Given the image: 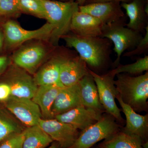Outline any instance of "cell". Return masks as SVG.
Segmentation results:
<instances>
[{
  "mask_svg": "<svg viewBox=\"0 0 148 148\" xmlns=\"http://www.w3.org/2000/svg\"><path fill=\"white\" fill-rule=\"evenodd\" d=\"M69 33L61 39L66 42V47L75 49L88 69L97 73L112 66V43L110 40L101 37L81 36Z\"/></svg>",
  "mask_w": 148,
  "mask_h": 148,
  "instance_id": "1",
  "label": "cell"
},
{
  "mask_svg": "<svg viewBox=\"0 0 148 148\" xmlns=\"http://www.w3.org/2000/svg\"><path fill=\"white\" fill-rule=\"evenodd\" d=\"M114 84L123 103L135 112L148 110V72L138 76L126 73L116 75Z\"/></svg>",
  "mask_w": 148,
  "mask_h": 148,
  "instance_id": "2",
  "label": "cell"
},
{
  "mask_svg": "<svg viewBox=\"0 0 148 148\" xmlns=\"http://www.w3.org/2000/svg\"><path fill=\"white\" fill-rule=\"evenodd\" d=\"M40 1L45 12L46 20L53 28L49 41L53 46H57L59 40L70 32L72 16L76 11L79 10V5L73 1Z\"/></svg>",
  "mask_w": 148,
  "mask_h": 148,
  "instance_id": "3",
  "label": "cell"
},
{
  "mask_svg": "<svg viewBox=\"0 0 148 148\" xmlns=\"http://www.w3.org/2000/svg\"><path fill=\"white\" fill-rule=\"evenodd\" d=\"M126 16L119 21L103 24L101 37L108 39L114 44L116 58L112 63L113 69L120 64L121 57L126 51L135 49L144 35L126 27Z\"/></svg>",
  "mask_w": 148,
  "mask_h": 148,
  "instance_id": "4",
  "label": "cell"
},
{
  "mask_svg": "<svg viewBox=\"0 0 148 148\" xmlns=\"http://www.w3.org/2000/svg\"><path fill=\"white\" fill-rule=\"evenodd\" d=\"M120 127L113 116L103 114L96 123L82 130L69 148H90L99 141L108 139L119 132Z\"/></svg>",
  "mask_w": 148,
  "mask_h": 148,
  "instance_id": "5",
  "label": "cell"
},
{
  "mask_svg": "<svg viewBox=\"0 0 148 148\" xmlns=\"http://www.w3.org/2000/svg\"><path fill=\"white\" fill-rule=\"evenodd\" d=\"M89 73L93 77L98 89L99 100L106 113L113 116L119 123L124 124L121 110L117 106L116 97L118 94L114 84V77L108 72L98 74L88 69Z\"/></svg>",
  "mask_w": 148,
  "mask_h": 148,
  "instance_id": "6",
  "label": "cell"
},
{
  "mask_svg": "<svg viewBox=\"0 0 148 148\" xmlns=\"http://www.w3.org/2000/svg\"><path fill=\"white\" fill-rule=\"evenodd\" d=\"M53 29L47 22L39 29L28 30L23 29L13 20H8L3 26L4 36L7 46L15 48L27 41L33 39H49Z\"/></svg>",
  "mask_w": 148,
  "mask_h": 148,
  "instance_id": "7",
  "label": "cell"
},
{
  "mask_svg": "<svg viewBox=\"0 0 148 148\" xmlns=\"http://www.w3.org/2000/svg\"><path fill=\"white\" fill-rule=\"evenodd\" d=\"M5 102L7 110L27 127L38 125L42 118L39 107L32 99L11 96Z\"/></svg>",
  "mask_w": 148,
  "mask_h": 148,
  "instance_id": "8",
  "label": "cell"
},
{
  "mask_svg": "<svg viewBox=\"0 0 148 148\" xmlns=\"http://www.w3.org/2000/svg\"><path fill=\"white\" fill-rule=\"evenodd\" d=\"M38 125L53 141L58 142L61 148L71 147L79 135L78 130L71 125L58 121L55 119H40Z\"/></svg>",
  "mask_w": 148,
  "mask_h": 148,
  "instance_id": "9",
  "label": "cell"
},
{
  "mask_svg": "<svg viewBox=\"0 0 148 148\" xmlns=\"http://www.w3.org/2000/svg\"><path fill=\"white\" fill-rule=\"evenodd\" d=\"M104 112L103 111L81 106L57 115L53 119L71 125L75 129L82 131L98 122Z\"/></svg>",
  "mask_w": 148,
  "mask_h": 148,
  "instance_id": "10",
  "label": "cell"
},
{
  "mask_svg": "<svg viewBox=\"0 0 148 148\" xmlns=\"http://www.w3.org/2000/svg\"><path fill=\"white\" fill-rule=\"evenodd\" d=\"M5 83L10 86L11 96L19 98L32 99L38 87L29 73L15 65L9 71Z\"/></svg>",
  "mask_w": 148,
  "mask_h": 148,
  "instance_id": "11",
  "label": "cell"
},
{
  "mask_svg": "<svg viewBox=\"0 0 148 148\" xmlns=\"http://www.w3.org/2000/svg\"><path fill=\"white\" fill-rule=\"evenodd\" d=\"M46 53L43 46L35 44L16 51L12 56V61L15 66L29 74H34L43 61Z\"/></svg>",
  "mask_w": 148,
  "mask_h": 148,
  "instance_id": "12",
  "label": "cell"
},
{
  "mask_svg": "<svg viewBox=\"0 0 148 148\" xmlns=\"http://www.w3.org/2000/svg\"><path fill=\"white\" fill-rule=\"evenodd\" d=\"M79 10L98 18L104 24L119 21L126 16L121 3L117 1L87 4L79 6Z\"/></svg>",
  "mask_w": 148,
  "mask_h": 148,
  "instance_id": "13",
  "label": "cell"
},
{
  "mask_svg": "<svg viewBox=\"0 0 148 148\" xmlns=\"http://www.w3.org/2000/svg\"><path fill=\"white\" fill-rule=\"evenodd\" d=\"M103 24L98 18L78 10L72 16L70 32L81 36L101 37Z\"/></svg>",
  "mask_w": 148,
  "mask_h": 148,
  "instance_id": "14",
  "label": "cell"
},
{
  "mask_svg": "<svg viewBox=\"0 0 148 148\" xmlns=\"http://www.w3.org/2000/svg\"><path fill=\"white\" fill-rule=\"evenodd\" d=\"M89 74L87 65L79 56H72L61 65L59 80L63 86H71Z\"/></svg>",
  "mask_w": 148,
  "mask_h": 148,
  "instance_id": "15",
  "label": "cell"
},
{
  "mask_svg": "<svg viewBox=\"0 0 148 148\" xmlns=\"http://www.w3.org/2000/svg\"><path fill=\"white\" fill-rule=\"evenodd\" d=\"M83 106L78 83L62 87L58 92L51 109L53 118L57 115Z\"/></svg>",
  "mask_w": 148,
  "mask_h": 148,
  "instance_id": "16",
  "label": "cell"
},
{
  "mask_svg": "<svg viewBox=\"0 0 148 148\" xmlns=\"http://www.w3.org/2000/svg\"><path fill=\"white\" fill-rule=\"evenodd\" d=\"M116 98L121 106L126 117V125L122 132L140 137L143 141L147 140L148 133V115H141L136 113L128 105L123 103L118 94Z\"/></svg>",
  "mask_w": 148,
  "mask_h": 148,
  "instance_id": "17",
  "label": "cell"
},
{
  "mask_svg": "<svg viewBox=\"0 0 148 148\" xmlns=\"http://www.w3.org/2000/svg\"><path fill=\"white\" fill-rule=\"evenodd\" d=\"M72 56L57 54L43 65L35 74L34 79L38 86L46 85H57L63 87L59 80L61 65L67 58Z\"/></svg>",
  "mask_w": 148,
  "mask_h": 148,
  "instance_id": "18",
  "label": "cell"
},
{
  "mask_svg": "<svg viewBox=\"0 0 148 148\" xmlns=\"http://www.w3.org/2000/svg\"><path fill=\"white\" fill-rule=\"evenodd\" d=\"M148 0H132L128 3H122V8L126 12L129 21L126 27L144 35L148 25V14L145 12Z\"/></svg>",
  "mask_w": 148,
  "mask_h": 148,
  "instance_id": "19",
  "label": "cell"
},
{
  "mask_svg": "<svg viewBox=\"0 0 148 148\" xmlns=\"http://www.w3.org/2000/svg\"><path fill=\"white\" fill-rule=\"evenodd\" d=\"M61 87L57 85L38 86L32 100L39 107L42 119H53L51 115V107Z\"/></svg>",
  "mask_w": 148,
  "mask_h": 148,
  "instance_id": "20",
  "label": "cell"
},
{
  "mask_svg": "<svg viewBox=\"0 0 148 148\" xmlns=\"http://www.w3.org/2000/svg\"><path fill=\"white\" fill-rule=\"evenodd\" d=\"M78 83L83 106L106 112L100 103L97 86L90 74L83 77Z\"/></svg>",
  "mask_w": 148,
  "mask_h": 148,
  "instance_id": "21",
  "label": "cell"
},
{
  "mask_svg": "<svg viewBox=\"0 0 148 148\" xmlns=\"http://www.w3.org/2000/svg\"><path fill=\"white\" fill-rule=\"evenodd\" d=\"M23 132V148H46L53 142L38 125L27 127Z\"/></svg>",
  "mask_w": 148,
  "mask_h": 148,
  "instance_id": "22",
  "label": "cell"
},
{
  "mask_svg": "<svg viewBox=\"0 0 148 148\" xmlns=\"http://www.w3.org/2000/svg\"><path fill=\"white\" fill-rule=\"evenodd\" d=\"M143 141L135 135L119 131L100 145L103 148H143Z\"/></svg>",
  "mask_w": 148,
  "mask_h": 148,
  "instance_id": "23",
  "label": "cell"
},
{
  "mask_svg": "<svg viewBox=\"0 0 148 148\" xmlns=\"http://www.w3.org/2000/svg\"><path fill=\"white\" fill-rule=\"evenodd\" d=\"M24 129L16 120L0 110V143L11 135L21 133Z\"/></svg>",
  "mask_w": 148,
  "mask_h": 148,
  "instance_id": "24",
  "label": "cell"
},
{
  "mask_svg": "<svg viewBox=\"0 0 148 148\" xmlns=\"http://www.w3.org/2000/svg\"><path fill=\"white\" fill-rule=\"evenodd\" d=\"M148 71V56L138 58L136 62L131 64L122 65L120 64L116 68L109 71V73L114 77L117 74L126 73L128 75H139Z\"/></svg>",
  "mask_w": 148,
  "mask_h": 148,
  "instance_id": "25",
  "label": "cell"
},
{
  "mask_svg": "<svg viewBox=\"0 0 148 148\" xmlns=\"http://www.w3.org/2000/svg\"><path fill=\"white\" fill-rule=\"evenodd\" d=\"M19 7L21 13L46 20L45 12L40 0H19Z\"/></svg>",
  "mask_w": 148,
  "mask_h": 148,
  "instance_id": "26",
  "label": "cell"
},
{
  "mask_svg": "<svg viewBox=\"0 0 148 148\" xmlns=\"http://www.w3.org/2000/svg\"><path fill=\"white\" fill-rule=\"evenodd\" d=\"M21 13L19 7V0L0 1V16L15 17Z\"/></svg>",
  "mask_w": 148,
  "mask_h": 148,
  "instance_id": "27",
  "label": "cell"
},
{
  "mask_svg": "<svg viewBox=\"0 0 148 148\" xmlns=\"http://www.w3.org/2000/svg\"><path fill=\"white\" fill-rule=\"evenodd\" d=\"M148 51V25L146 27L145 32L143 38L134 49L127 52H124L123 57H131L147 53Z\"/></svg>",
  "mask_w": 148,
  "mask_h": 148,
  "instance_id": "28",
  "label": "cell"
},
{
  "mask_svg": "<svg viewBox=\"0 0 148 148\" xmlns=\"http://www.w3.org/2000/svg\"><path fill=\"white\" fill-rule=\"evenodd\" d=\"M24 134L21 133L10 136L2 142L0 148H23Z\"/></svg>",
  "mask_w": 148,
  "mask_h": 148,
  "instance_id": "29",
  "label": "cell"
},
{
  "mask_svg": "<svg viewBox=\"0 0 148 148\" xmlns=\"http://www.w3.org/2000/svg\"><path fill=\"white\" fill-rule=\"evenodd\" d=\"M11 96V89L5 82L0 83V101L6 102Z\"/></svg>",
  "mask_w": 148,
  "mask_h": 148,
  "instance_id": "30",
  "label": "cell"
},
{
  "mask_svg": "<svg viewBox=\"0 0 148 148\" xmlns=\"http://www.w3.org/2000/svg\"><path fill=\"white\" fill-rule=\"evenodd\" d=\"M10 60L8 56H0V74L5 72L10 65Z\"/></svg>",
  "mask_w": 148,
  "mask_h": 148,
  "instance_id": "31",
  "label": "cell"
},
{
  "mask_svg": "<svg viewBox=\"0 0 148 148\" xmlns=\"http://www.w3.org/2000/svg\"><path fill=\"white\" fill-rule=\"evenodd\" d=\"M132 0H86L85 4L92 3L105 2L117 1L120 3H128L130 2ZM84 4V5H85Z\"/></svg>",
  "mask_w": 148,
  "mask_h": 148,
  "instance_id": "32",
  "label": "cell"
},
{
  "mask_svg": "<svg viewBox=\"0 0 148 148\" xmlns=\"http://www.w3.org/2000/svg\"><path fill=\"white\" fill-rule=\"evenodd\" d=\"M46 148H61V147L60 144L58 142L53 141L50 145Z\"/></svg>",
  "mask_w": 148,
  "mask_h": 148,
  "instance_id": "33",
  "label": "cell"
},
{
  "mask_svg": "<svg viewBox=\"0 0 148 148\" xmlns=\"http://www.w3.org/2000/svg\"><path fill=\"white\" fill-rule=\"evenodd\" d=\"M86 0H76V2L78 4L79 6L84 5L85 3Z\"/></svg>",
  "mask_w": 148,
  "mask_h": 148,
  "instance_id": "34",
  "label": "cell"
},
{
  "mask_svg": "<svg viewBox=\"0 0 148 148\" xmlns=\"http://www.w3.org/2000/svg\"><path fill=\"white\" fill-rule=\"evenodd\" d=\"M3 42V36L2 34L0 31V49L2 47Z\"/></svg>",
  "mask_w": 148,
  "mask_h": 148,
  "instance_id": "35",
  "label": "cell"
},
{
  "mask_svg": "<svg viewBox=\"0 0 148 148\" xmlns=\"http://www.w3.org/2000/svg\"><path fill=\"white\" fill-rule=\"evenodd\" d=\"M143 148H148V143L147 141L143 143L142 145Z\"/></svg>",
  "mask_w": 148,
  "mask_h": 148,
  "instance_id": "36",
  "label": "cell"
},
{
  "mask_svg": "<svg viewBox=\"0 0 148 148\" xmlns=\"http://www.w3.org/2000/svg\"><path fill=\"white\" fill-rule=\"evenodd\" d=\"M100 148H101V147H100Z\"/></svg>",
  "mask_w": 148,
  "mask_h": 148,
  "instance_id": "37",
  "label": "cell"
},
{
  "mask_svg": "<svg viewBox=\"0 0 148 148\" xmlns=\"http://www.w3.org/2000/svg\"><path fill=\"white\" fill-rule=\"evenodd\" d=\"M0 1H1V0H0Z\"/></svg>",
  "mask_w": 148,
  "mask_h": 148,
  "instance_id": "38",
  "label": "cell"
}]
</instances>
